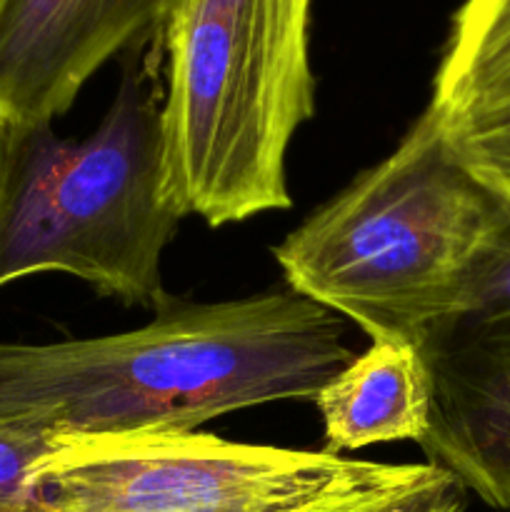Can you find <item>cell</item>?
Returning a JSON list of instances; mask_svg holds the SVG:
<instances>
[{"label": "cell", "instance_id": "cell-1", "mask_svg": "<svg viewBox=\"0 0 510 512\" xmlns=\"http://www.w3.org/2000/svg\"><path fill=\"white\" fill-rule=\"evenodd\" d=\"M345 323L295 290L155 308L103 338L0 343V423L50 440L190 433L235 410L315 400L355 358Z\"/></svg>", "mask_w": 510, "mask_h": 512}, {"label": "cell", "instance_id": "cell-2", "mask_svg": "<svg viewBox=\"0 0 510 512\" xmlns=\"http://www.w3.org/2000/svg\"><path fill=\"white\" fill-rule=\"evenodd\" d=\"M510 233V208L450 153L425 108L398 148L273 250L285 283L373 343L418 345L465 303Z\"/></svg>", "mask_w": 510, "mask_h": 512}, {"label": "cell", "instance_id": "cell-3", "mask_svg": "<svg viewBox=\"0 0 510 512\" xmlns=\"http://www.w3.org/2000/svg\"><path fill=\"white\" fill-rule=\"evenodd\" d=\"M315 0H168L163 170L210 228L290 208L285 158L315 115Z\"/></svg>", "mask_w": 510, "mask_h": 512}, {"label": "cell", "instance_id": "cell-4", "mask_svg": "<svg viewBox=\"0 0 510 512\" xmlns=\"http://www.w3.org/2000/svg\"><path fill=\"white\" fill-rule=\"evenodd\" d=\"M183 220L163 170L160 105L128 73L98 128H0V288L65 273L103 298L158 308L163 253Z\"/></svg>", "mask_w": 510, "mask_h": 512}, {"label": "cell", "instance_id": "cell-5", "mask_svg": "<svg viewBox=\"0 0 510 512\" xmlns=\"http://www.w3.org/2000/svg\"><path fill=\"white\" fill-rule=\"evenodd\" d=\"M463 485L390 465L198 433L53 440L20 512H438Z\"/></svg>", "mask_w": 510, "mask_h": 512}, {"label": "cell", "instance_id": "cell-6", "mask_svg": "<svg viewBox=\"0 0 510 512\" xmlns=\"http://www.w3.org/2000/svg\"><path fill=\"white\" fill-rule=\"evenodd\" d=\"M415 350L428 380L425 458L485 505L510 510V233L465 303Z\"/></svg>", "mask_w": 510, "mask_h": 512}, {"label": "cell", "instance_id": "cell-7", "mask_svg": "<svg viewBox=\"0 0 510 512\" xmlns=\"http://www.w3.org/2000/svg\"><path fill=\"white\" fill-rule=\"evenodd\" d=\"M168 0H0V128L53 123L105 63L160 30Z\"/></svg>", "mask_w": 510, "mask_h": 512}, {"label": "cell", "instance_id": "cell-8", "mask_svg": "<svg viewBox=\"0 0 510 512\" xmlns=\"http://www.w3.org/2000/svg\"><path fill=\"white\" fill-rule=\"evenodd\" d=\"M325 450L420 443L428 430V380L415 345L373 343L355 355L313 400Z\"/></svg>", "mask_w": 510, "mask_h": 512}, {"label": "cell", "instance_id": "cell-9", "mask_svg": "<svg viewBox=\"0 0 510 512\" xmlns=\"http://www.w3.org/2000/svg\"><path fill=\"white\" fill-rule=\"evenodd\" d=\"M510 80V0H463L428 105L443 110Z\"/></svg>", "mask_w": 510, "mask_h": 512}, {"label": "cell", "instance_id": "cell-10", "mask_svg": "<svg viewBox=\"0 0 510 512\" xmlns=\"http://www.w3.org/2000/svg\"><path fill=\"white\" fill-rule=\"evenodd\" d=\"M433 110L450 153L510 208V80L458 105Z\"/></svg>", "mask_w": 510, "mask_h": 512}, {"label": "cell", "instance_id": "cell-11", "mask_svg": "<svg viewBox=\"0 0 510 512\" xmlns=\"http://www.w3.org/2000/svg\"><path fill=\"white\" fill-rule=\"evenodd\" d=\"M53 440L18 425L0 423V512L23 510L28 480Z\"/></svg>", "mask_w": 510, "mask_h": 512}, {"label": "cell", "instance_id": "cell-12", "mask_svg": "<svg viewBox=\"0 0 510 512\" xmlns=\"http://www.w3.org/2000/svg\"><path fill=\"white\" fill-rule=\"evenodd\" d=\"M463 510H465V500H458V503L445 505V508L438 510V512H463Z\"/></svg>", "mask_w": 510, "mask_h": 512}]
</instances>
